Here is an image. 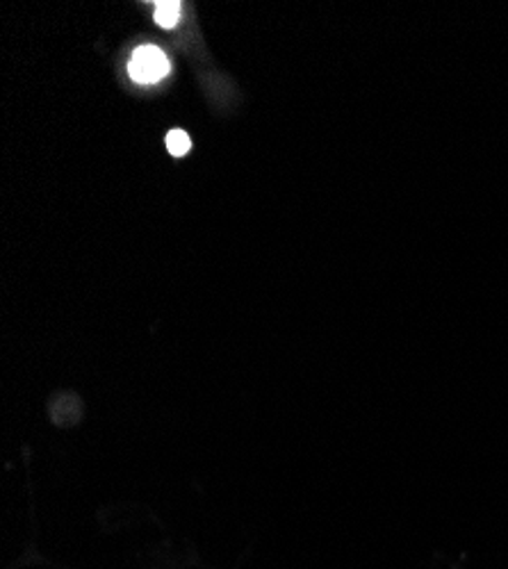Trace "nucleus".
<instances>
[{
    "label": "nucleus",
    "mask_w": 508,
    "mask_h": 569,
    "mask_svg": "<svg viewBox=\"0 0 508 569\" xmlns=\"http://www.w3.org/2000/svg\"><path fill=\"white\" fill-rule=\"evenodd\" d=\"M190 147H192V141H190L188 132H182V130H171V132L167 134V149H169V153H171V156L180 158V156H185V153L190 151Z\"/></svg>",
    "instance_id": "2"
},
{
    "label": "nucleus",
    "mask_w": 508,
    "mask_h": 569,
    "mask_svg": "<svg viewBox=\"0 0 508 569\" xmlns=\"http://www.w3.org/2000/svg\"><path fill=\"white\" fill-rule=\"evenodd\" d=\"M169 58L156 46H140L130 58L128 73L137 84H153L169 73Z\"/></svg>",
    "instance_id": "1"
},
{
    "label": "nucleus",
    "mask_w": 508,
    "mask_h": 569,
    "mask_svg": "<svg viewBox=\"0 0 508 569\" xmlns=\"http://www.w3.org/2000/svg\"><path fill=\"white\" fill-rule=\"evenodd\" d=\"M180 19V3H160L156 10V21L162 28H173Z\"/></svg>",
    "instance_id": "3"
}]
</instances>
